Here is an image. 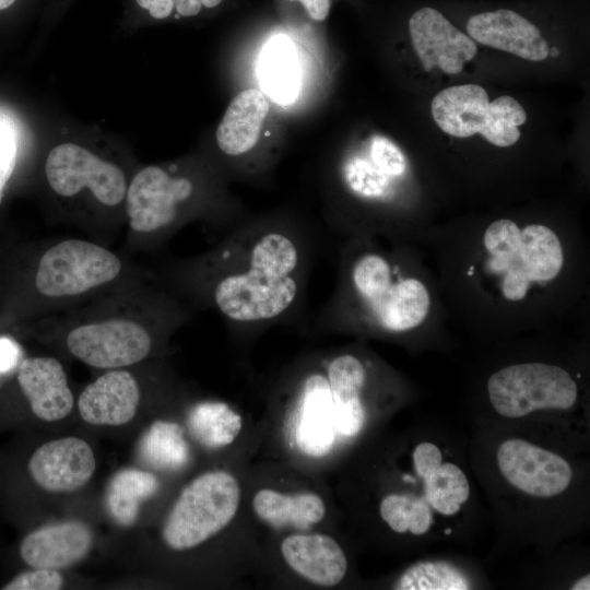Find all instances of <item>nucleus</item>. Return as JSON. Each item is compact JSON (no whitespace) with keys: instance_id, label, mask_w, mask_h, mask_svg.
<instances>
[{"instance_id":"f257e3e1","label":"nucleus","mask_w":590,"mask_h":590,"mask_svg":"<svg viewBox=\"0 0 590 590\" xmlns=\"http://www.w3.org/2000/svg\"><path fill=\"white\" fill-rule=\"evenodd\" d=\"M320 244V232L296 224L234 227L208 259L212 305L241 329L292 321L304 306Z\"/></svg>"},{"instance_id":"f03ea898","label":"nucleus","mask_w":590,"mask_h":590,"mask_svg":"<svg viewBox=\"0 0 590 590\" xmlns=\"http://www.w3.org/2000/svg\"><path fill=\"white\" fill-rule=\"evenodd\" d=\"M350 307L361 314L365 323L387 332H402L425 319L429 295L421 281L397 278L384 255L365 251L345 268L337 292L320 312Z\"/></svg>"},{"instance_id":"7ed1b4c3","label":"nucleus","mask_w":590,"mask_h":590,"mask_svg":"<svg viewBox=\"0 0 590 590\" xmlns=\"http://www.w3.org/2000/svg\"><path fill=\"white\" fill-rule=\"evenodd\" d=\"M483 244L487 271L498 278L503 296L511 302L523 299L532 284L555 279L563 267L560 240L542 224L520 229L511 220H497L485 229Z\"/></svg>"},{"instance_id":"20e7f679","label":"nucleus","mask_w":590,"mask_h":590,"mask_svg":"<svg viewBox=\"0 0 590 590\" xmlns=\"http://www.w3.org/2000/svg\"><path fill=\"white\" fill-rule=\"evenodd\" d=\"M430 114L437 127L458 139L482 135L497 148L515 145L527 113L514 97L503 95L489 102L486 90L475 83L446 87L432 99Z\"/></svg>"},{"instance_id":"39448f33","label":"nucleus","mask_w":590,"mask_h":590,"mask_svg":"<svg viewBox=\"0 0 590 590\" xmlns=\"http://www.w3.org/2000/svg\"><path fill=\"white\" fill-rule=\"evenodd\" d=\"M240 500L236 479L224 471L201 474L173 505L162 529L172 550L192 548L223 530L235 517Z\"/></svg>"},{"instance_id":"423d86ee","label":"nucleus","mask_w":590,"mask_h":590,"mask_svg":"<svg viewBox=\"0 0 590 590\" xmlns=\"http://www.w3.org/2000/svg\"><path fill=\"white\" fill-rule=\"evenodd\" d=\"M488 396L494 409L509 418L540 409H569L577 399V386L562 367L543 363L505 367L491 376Z\"/></svg>"},{"instance_id":"0eeeda50","label":"nucleus","mask_w":590,"mask_h":590,"mask_svg":"<svg viewBox=\"0 0 590 590\" xmlns=\"http://www.w3.org/2000/svg\"><path fill=\"white\" fill-rule=\"evenodd\" d=\"M121 263L108 249L82 239H68L40 258L35 285L48 297L85 293L118 276Z\"/></svg>"},{"instance_id":"6e6552de","label":"nucleus","mask_w":590,"mask_h":590,"mask_svg":"<svg viewBox=\"0 0 590 590\" xmlns=\"http://www.w3.org/2000/svg\"><path fill=\"white\" fill-rule=\"evenodd\" d=\"M45 174L50 188L62 197H72L88 189L107 206L117 205L126 197L123 172L74 143H62L50 150Z\"/></svg>"},{"instance_id":"1a4fd4ad","label":"nucleus","mask_w":590,"mask_h":590,"mask_svg":"<svg viewBox=\"0 0 590 590\" xmlns=\"http://www.w3.org/2000/svg\"><path fill=\"white\" fill-rule=\"evenodd\" d=\"M66 342L76 358L104 369L139 363L152 349V338L148 330L125 319L79 326L68 333Z\"/></svg>"},{"instance_id":"9d476101","label":"nucleus","mask_w":590,"mask_h":590,"mask_svg":"<svg viewBox=\"0 0 590 590\" xmlns=\"http://www.w3.org/2000/svg\"><path fill=\"white\" fill-rule=\"evenodd\" d=\"M193 190V184L187 177L172 176L158 166L141 169L126 192L130 227L148 234L172 226Z\"/></svg>"},{"instance_id":"9b49d317","label":"nucleus","mask_w":590,"mask_h":590,"mask_svg":"<svg viewBox=\"0 0 590 590\" xmlns=\"http://www.w3.org/2000/svg\"><path fill=\"white\" fill-rule=\"evenodd\" d=\"M409 34L425 71L458 74L477 54L476 43L430 7H423L411 15Z\"/></svg>"},{"instance_id":"f8f14e48","label":"nucleus","mask_w":590,"mask_h":590,"mask_svg":"<svg viewBox=\"0 0 590 590\" xmlns=\"http://www.w3.org/2000/svg\"><path fill=\"white\" fill-rule=\"evenodd\" d=\"M497 463L510 484L534 496H555L564 492L571 480L566 460L522 439L504 441L497 450Z\"/></svg>"},{"instance_id":"ddd939ff","label":"nucleus","mask_w":590,"mask_h":590,"mask_svg":"<svg viewBox=\"0 0 590 590\" xmlns=\"http://www.w3.org/2000/svg\"><path fill=\"white\" fill-rule=\"evenodd\" d=\"M95 468L91 446L73 436L40 445L26 462L31 481L51 493H70L83 487L93 476Z\"/></svg>"},{"instance_id":"4468645a","label":"nucleus","mask_w":590,"mask_h":590,"mask_svg":"<svg viewBox=\"0 0 590 590\" xmlns=\"http://www.w3.org/2000/svg\"><path fill=\"white\" fill-rule=\"evenodd\" d=\"M465 31L475 43L523 60L541 62L550 55L548 43L541 30L509 9L476 13L468 20Z\"/></svg>"},{"instance_id":"2eb2a0df","label":"nucleus","mask_w":590,"mask_h":590,"mask_svg":"<svg viewBox=\"0 0 590 590\" xmlns=\"http://www.w3.org/2000/svg\"><path fill=\"white\" fill-rule=\"evenodd\" d=\"M93 545V533L82 521L67 520L27 532L17 554L30 568L62 569L81 562Z\"/></svg>"},{"instance_id":"dca6fc26","label":"nucleus","mask_w":590,"mask_h":590,"mask_svg":"<svg viewBox=\"0 0 590 590\" xmlns=\"http://www.w3.org/2000/svg\"><path fill=\"white\" fill-rule=\"evenodd\" d=\"M294 438L307 456L327 455L335 438L329 381L324 371H311L300 382L296 399Z\"/></svg>"},{"instance_id":"f3484780","label":"nucleus","mask_w":590,"mask_h":590,"mask_svg":"<svg viewBox=\"0 0 590 590\" xmlns=\"http://www.w3.org/2000/svg\"><path fill=\"white\" fill-rule=\"evenodd\" d=\"M16 382L32 414L40 421L62 420L73 409L67 375L54 357L23 358L16 369Z\"/></svg>"},{"instance_id":"a211bd4d","label":"nucleus","mask_w":590,"mask_h":590,"mask_svg":"<svg viewBox=\"0 0 590 590\" xmlns=\"http://www.w3.org/2000/svg\"><path fill=\"white\" fill-rule=\"evenodd\" d=\"M140 389L127 370L114 369L87 385L78 400L82 420L92 425L120 426L137 413Z\"/></svg>"},{"instance_id":"6ab92c4d","label":"nucleus","mask_w":590,"mask_h":590,"mask_svg":"<svg viewBox=\"0 0 590 590\" xmlns=\"http://www.w3.org/2000/svg\"><path fill=\"white\" fill-rule=\"evenodd\" d=\"M281 553L291 568L318 586H335L346 574L344 552L324 534L290 535L282 542Z\"/></svg>"},{"instance_id":"aec40b11","label":"nucleus","mask_w":590,"mask_h":590,"mask_svg":"<svg viewBox=\"0 0 590 590\" xmlns=\"http://www.w3.org/2000/svg\"><path fill=\"white\" fill-rule=\"evenodd\" d=\"M329 381L337 432L354 436L363 427L365 410L361 393L366 380V369L358 357L341 354L324 366Z\"/></svg>"},{"instance_id":"412c9836","label":"nucleus","mask_w":590,"mask_h":590,"mask_svg":"<svg viewBox=\"0 0 590 590\" xmlns=\"http://www.w3.org/2000/svg\"><path fill=\"white\" fill-rule=\"evenodd\" d=\"M269 108L260 90L248 88L237 94L216 129V143L221 151L232 156L250 151L259 139Z\"/></svg>"},{"instance_id":"4be33fe9","label":"nucleus","mask_w":590,"mask_h":590,"mask_svg":"<svg viewBox=\"0 0 590 590\" xmlns=\"http://www.w3.org/2000/svg\"><path fill=\"white\" fill-rule=\"evenodd\" d=\"M257 516L274 528L309 529L323 519L324 503L314 493L283 494L264 488L252 500Z\"/></svg>"},{"instance_id":"5701e85b","label":"nucleus","mask_w":590,"mask_h":590,"mask_svg":"<svg viewBox=\"0 0 590 590\" xmlns=\"http://www.w3.org/2000/svg\"><path fill=\"white\" fill-rule=\"evenodd\" d=\"M259 79L275 103L286 105L296 99L300 87V69L294 46L286 36H274L264 46Z\"/></svg>"},{"instance_id":"b1692460","label":"nucleus","mask_w":590,"mask_h":590,"mask_svg":"<svg viewBox=\"0 0 590 590\" xmlns=\"http://www.w3.org/2000/svg\"><path fill=\"white\" fill-rule=\"evenodd\" d=\"M157 489L158 480L153 473L132 468L117 471L106 489V506L110 517L119 526H132L141 504Z\"/></svg>"},{"instance_id":"393cba45","label":"nucleus","mask_w":590,"mask_h":590,"mask_svg":"<svg viewBox=\"0 0 590 590\" xmlns=\"http://www.w3.org/2000/svg\"><path fill=\"white\" fill-rule=\"evenodd\" d=\"M187 426L197 442L215 449L234 441L241 429V417L224 402L203 401L190 409Z\"/></svg>"},{"instance_id":"a878e982","label":"nucleus","mask_w":590,"mask_h":590,"mask_svg":"<svg viewBox=\"0 0 590 590\" xmlns=\"http://www.w3.org/2000/svg\"><path fill=\"white\" fill-rule=\"evenodd\" d=\"M139 453L152 468L175 471L187 464L190 451L177 423L155 421L141 437Z\"/></svg>"},{"instance_id":"bb28decb","label":"nucleus","mask_w":590,"mask_h":590,"mask_svg":"<svg viewBox=\"0 0 590 590\" xmlns=\"http://www.w3.org/2000/svg\"><path fill=\"white\" fill-rule=\"evenodd\" d=\"M423 480L425 499L442 515H455L469 497V482L461 469L453 463H441Z\"/></svg>"},{"instance_id":"cd10ccee","label":"nucleus","mask_w":590,"mask_h":590,"mask_svg":"<svg viewBox=\"0 0 590 590\" xmlns=\"http://www.w3.org/2000/svg\"><path fill=\"white\" fill-rule=\"evenodd\" d=\"M346 188L357 198L387 201L394 191V179L380 170L367 156L350 157L342 167Z\"/></svg>"},{"instance_id":"c85d7f7f","label":"nucleus","mask_w":590,"mask_h":590,"mask_svg":"<svg viewBox=\"0 0 590 590\" xmlns=\"http://www.w3.org/2000/svg\"><path fill=\"white\" fill-rule=\"evenodd\" d=\"M397 590H465L467 577L447 562H420L408 568L394 583Z\"/></svg>"},{"instance_id":"c756f323","label":"nucleus","mask_w":590,"mask_h":590,"mask_svg":"<svg viewBox=\"0 0 590 590\" xmlns=\"http://www.w3.org/2000/svg\"><path fill=\"white\" fill-rule=\"evenodd\" d=\"M380 516L396 532L420 535L428 531L432 512L427 500L411 494H391L380 504Z\"/></svg>"},{"instance_id":"7c9ffc66","label":"nucleus","mask_w":590,"mask_h":590,"mask_svg":"<svg viewBox=\"0 0 590 590\" xmlns=\"http://www.w3.org/2000/svg\"><path fill=\"white\" fill-rule=\"evenodd\" d=\"M63 585V577L57 569L30 568L22 570L7 580L2 590H58Z\"/></svg>"},{"instance_id":"2f4dec72","label":"nucleus","mask_w":590,"mask_h":590,"mask_svg":"<svg viewBox=\"0 0 590 590\" xmlns=\"http://www.w3.org/2000/svg\"><path fill=\"white\" fill-rule=\"evenodd\" d=\"M368 157L387 175L399 178L406 169V160L398 145L385 137L373 138Z\"/></svg>"},{"instance_id":"473e14b6","label":"nucleus","mask_w":590,"mask_h":590,"mask_svg":"<svg viewBox=\"0 0 590 590\" xmlns=\"http://www.w3.org/2000/svg\"><path fill=\"white\" fill-rule=\"evenodd\" d=\"M16 141L12 128L0 121V203L3 189L13 174L16 163Z\"/></svg>"},{"instance_id":"72a5a7b5","label":"nucleus","mask_w":590,"mask_h":590,"mask_svg":"<svg viewBox=\"0 0 590 590\" xmlns=\"http://www.w3.org/2000/svg\"><path fill=\"white\" fill-rule=\"evenodd\" d=\"M441 452L430 442L420 444L413 452L416 473L423 479L427 473L441 464Z\"/></svg>"},{"instance_id":"f704fd0d","label":"nucleus","mask_w":590,"mask_h":590,"mask_svg":"<svg viewBox=\"0 0 590 590\" xmlns=\"http://www.w3.org/2000/svg\"><path fill=\"white\" fill-rule=\"evenodd\" d=\"M22 361V349L11 338L0 337V375L17 369Z\"/></svg>"},{"instance_id":"c9c22d12","label":"nucleus","mask_w":590,"mask_h":590,"mask_svg":"<svg viewBox=\"0 0 590 590\" xmlns=\"http://www.w3.org/2000/svg\"><path fill=\"white\" fill-rule=\"evenodd\" d=\"M137 3L149 10L153 17L162 20L172 13L175 2L174 0H137Z\"/></svg>"},{"instance_id":"e433bc0d","label":"nucleus","mask_w":590,"mask_h":590,"mask_svg":"<svg viewBox=\"0 0 590 590\" xmlns=\"http://www.w3.org/2000/svg\"><path fill=\"white\" fill-rule=\"evenodd\" d=\"M300 1L309 16L315 21H323L330 10V0H288Z\"/></svg>"},{"instance_id":"4c0bfd02","label":"nucleus","mask_w":590,"mask_h":590,"mask_svg":"<svg viewBox=\"0 0 590 590\" xmlns=\"http://www.w3.org/2000/svg\"><path fill=\"white\" fill-rule=\"evenodd\" d=\"M176 10L181 16L197 15L202 7L201 0H176Z\"/></svg>"},{"instance_id":"58836bf2","label":"nucleus","mask_w":590,"mask_h":590,"mask_svg":"<svg viewBox=\"0 0 590 590\" xmlns=\"http://www.w3.org/2000/svg\"><path fill=\"white\" fill-rule=\"evenodd\" d=\"M590 577L589 575L577 580L571 587L573 590H589L590 589Z\"/></svg>"},{"instance_id":"ea45409f","label":"nucleus","mask_w":590,"mask_h":590,"mask_svg":"<svg viewBox=\"0 0 590 590\" xmlns=\"http://www.w3.org/2000/svg\"><path fill=\"white\" fill-rule=\"evenodd\" d=\"M222 0H201L202 5L206 8H214L221 3Z\"/></svg>"},{"instance_id":"a19ab883","label":"nucleus","mask_w":590,"mask_h":590,"mask_svg":"<svg viewBox=\"0 0 590 590\" xmlns=\"http://www.w3.org/2000/svg\"><path fill=\"white\" fill-rule=\"evenodd\" d=\"M15 2V0H0V10H4L12 5Z\"/></svg>"}]
</instances>
